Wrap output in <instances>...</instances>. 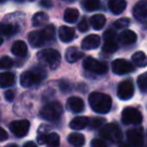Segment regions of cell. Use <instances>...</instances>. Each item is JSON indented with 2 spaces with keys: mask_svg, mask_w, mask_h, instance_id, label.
Listing matches in <instances>:
<instances>
[{
  "mask_svg": "<svg viewBox=\"0 0 147 147\" xmlns=\"http://www.w3.org/2000/svg\"><path fill=\"white\" fill-rule=\"evenodd\" d=\"M55 38V26L51 24L47 25L40 30H34L29 32L28 41L32 47H40L47 42Z\"/></svg>",
  "mask_w": 147,
  "mask_h": 147,
  "instance_id": "6da1fadb",
  "label": "cell"
},
{
  "mask_svg": "<svg viewBox=\"0 0 147 147\" xmlns=\"http://www.w3.org/2000/svg\"><path fill=\"white\" fill-rule=\"evenodd\" d=\"M89 104L91 108L99 114H106L111 110L112 99L107 94L100 92H93L89 96Z\"/></svg>",
  "mask_w": 147,
  "mask_h": 147,
  "instance_id": "7a4b0ae2",
  "label": "cell"
},
{
  "mask_svg": "<svg viewBox=\"0 0 147 147\" xmlns=\"http://www.w3.org/2000/svg\"><path fill=\"white\" fill-rule=\"evenodd\" d=\"M37 59L41 65H47L51 69H55L61 63V53L55 49H45L38 51Z\"/></svg>",
  "mask_w": 147,
  "mask_h": 147,
  "instance_id": "3957f363",
  "label": "cell"
},
{
  "mask_svg": "<svg viewBox=\"0 0 147 147\" xmlns=\"http://www.w3.org/2000/svg\"><path fill=\"white\" fill-rule=\"evenodd\" d=\"M61 114H63V106L61 103L53 101V102H49L43 108H41L39 115L42 119L47 121H57L61 118Z\"/></svg>",
  "mask_w": 147,
  "mask_h": 147,
  "instance_id": "277c9868",
  "label": "cell"
},
{
  "mask_svg": "<svg viewBox=\"0 0 147 147\" xmlns=\"http://www.w3.org/2000/svg\"><path fill=\"white\" fill-rule=\"evenodd\" d=\"M45 74L38 69H34L32 71H26L21 75L20 77V84L23 88H31L42 81L45 78Z\"/></svg>",
  "mask_w": 147,
  "mask_h": 147,
  "instance_id": "5b68a950",
  "label": "cell"
},
{
  "mask_svg": "<svg viewBox=\"0 0 147 147\" xmlns=\"http://www.w3.org/2000/svg\"><path fill=\"white\" fill-rule=\"evenodd\" d=\"M100 135L102 138L111 142H120L122 140V131L116 124H105L100 129Z\"/></svg>",
  "mask_w": 147,
  "mask_h": 147,
  "instance_id": "8992f818",
  "label": "cell"
},
{
  "mask_svg": "<svg viewBox=\"0 0 147 147\" xmlns=\"http://www.w3.org/2000/svg\"><path fill=\"white\" fill-rule=\"evenodd\" d=\"M83 67L87 69V71H91V73L97 74V75H104L108 71V65L105 63L100 61H97L96 59L92 57H86L83 61Z\"/></svg>",
  "mask_w": 147,
  "mask_h": 147,
  "instance_id": "52a82bcc",
  "label": "cell"
},
{
  "mask_svg": "<svg viewBox=\"0 0 147 147\" xmlns=\"http://www.w3.org/2000/svg\"><path fill=\"white\" fill-rule=\"evenodd\" d=\"M122 122L126 125L140 124L142 122V115L136 108L127 107L122 112Z\"/></svg>",
  "mask_w": 147,
  "mask_h": 147,
  "instance_id": "ba28073f",
  "label": "cell"
},
{
  "mask_svg": "<svg viewBox=\"0 0 147 147\" xmlns=\"http://www.w3.org/2000/svg\"><path fill=\"white\" fill-rule=\"evenodd\" d=\"M30 124L27 120H16L12 121L9 124V129L16 137H24L29 131Z\"/></svg>",
  "mask_w": 147,
  "mask_h": 147,
  "instance_id": "9c48e42d",
  "label": "cell"
},
{
  "mask_svg": "<svg viewBox=\"0 0 147 147\" xmlns=\"http://www.w3.org/2000/svg\"><path fill=\"white\" fill-rule=\"evenodd\" d=\"M133 16L141 24L147 25V0H141L133 7Z\"/></svg>",
  "mask_w": 147,
  "mask_h": 147,
  "instance_id": "30bf717a",
  "label": "cell"
},
{
  "mask_svg": "<svg viewBox=\"0 0 147 147\" xmlns=\"http://www.w3.org/2000/svg\"><path fill=\"white\" fill-rule=\"evenodd\" d=\"M112 71L116 75H126L134 71V65L126 59H118L112 63Z\"/></svg>",
  "mask_w": 147,
  "mask_h": 147,
  "instance_id": "8fae6325",
  "label": "cell"
},
{
  "mask_svg": "<svg viewBox=\"0 0 147 147\" xmlns=\"http://www.w3.org/2000/svg\"><path fill=\"white\" fill-rule=\"evenodd\" d=\"M127 139L131 146L133 147H142L144 142V134H143V129L140 127L133 128L128 130L127 132Z\"/></svg>",
  "mask_w": 147,
  "mask_h": 147,
  "instance_id": "7c38bea8",
  "label": "cell"
},
{
  "mask_svg": "<svg viewBox=\"0 0 147 147\" xmlns=\"http://www.w3.org/2000/svg\"><path fill=\"white\" fill-rule=\"evenodd\" d=\"M133 95H134V86L130 80H126L120 83L117 90V96L120 100H129L132 98Z\"/></svg>",
  "mask_w": 147,
  "mask_h": 147,
  "instance_id": "4fadbf2b",
  "label": "cell"
},
{
  "mask_svg": "<svg viewBox=\"0 0 147 147\" xmlns=\"http://www.w3.org/2000/svg\"><path fill=\"white\" fill-rule=\"evenodd\" d=\"M67 106L71 112L74 113H81L83 112L85 108L84 101L79 97H69L67 99Z\"/></svg>",
  "mask_w": 147,
  "mask_h": 147,
  "instance_id": "5bb4252c",
  "label": "cell"
},
{
  "mask_svg": "<svg viewBox=\"0 0 147 147\" xmlns=\"http://www.w3.org/2000/svg\"><path fill=\"white\" fill-rule=\"evenodd\" d=\"M101 43V38L97 34H91L85 37L82 41V47L84 49H95L99 47Z\"/></svg>",
  "mask_w": 147,
  "mask_h": 147,
  "instance_id": "9a60e30c",
  "label": "cell"
},
{
  "mask_svg": "<svg viewBox=\"0 0 147 147\" xmlns=\"http://www.w3.org/2000/svg\"><path fill=\"white\" fill-rule=\"evenodd\" d=\"M127 2L125 0H109L108 7L114 14H121L126 9Z\"/></svg>",
  "mask_w": 147,
  "mask_h": 147,
  "instance_id": "2e32d148",
  "label": "cell"
},
{
  "mask_svg": "<svg viewBox=\"0 0 147 147\" xmlns=\"http://www.w3.org/2000/svg\"><path fill=\"white\" fill-rule=\"evenodd\" d=\"M83 57H84V53L81 51L78 47H69L67 49V51H65V59H67V61H69L71 63H76L79 59H82Z\"/></svg>",
  "mask_w": 147,
  "mask_h": 147,
  "instance_id": "e0dca14e",
  "label": "cell"
},
{
  "mask_svg": "<svg viewBox=\"0 0 147 147\" xmlns=\"http://www.w3.org/2000/svg\"><path fill=\"white\" fill-rule=\"evenodd\" d=\"M59 39L63 42H69L75 38V30L71 27L63 25V26L59 27Z\"/></svg>",
  "mask_w": 147,
  "mask_h": 147,
  "instance_id": "ac0fdd59",
  "label": "cell"
},
{
  "mask_svg": "<svg viewBox=\"0 0 147 147\" xmlns=\"http://www.w3.org/2000/svg\"><path fill=\"white\" fill-rule=\"evenodd\" d=\"M11 51L14 55L19 57H25L27 53V45L23 40H16L11 47Z\"/></svg>",
  "mask_w": 147,
  "mask_h": 147,
  "instance_id": "d6986e66",
  "label": "cell"
},
{
  "mask_svg": "<svg viewBox=\"0 0 147 147\" xmlns=\"http://www.w3.org/2000/svg\"><path fill=\"white\" fill-rule=\"evenodd\" d=\"M119 40L123 45H131L137 40V35L134 31L126 29V30L122 31L121 34L119 35Z\"/></svg>",
  "mask_w": 147,
  "mask_h": 147,
  "instance_id": "ffe728a7",
  "label": "cell"
},
{
  "mask_svg": "<svg viewBox=\"0 0 147 147\" xmlns=\"http://www.w3.org/2000/svg\"><path fill=\"white\" fill-rule=\"evenodd\" d=\"M89 125V119L87 117L80 116L74 118L69 123V127L73 130H82V129L86 128Z\"/></svg>",
  "mask_w": 147,
  "mask_h": 147,
  "instance_id": "44dd1931",
  "label": "cell"
},
{
  "mask_svg": "<svg viewBox=\"0 0 147 147\" xmlns=\"http://www.w3.org/2000/svg\"><path fill=\"white\" fill-rule=\"evenodd\" d=\"M67 141L69 142V144L73 145L74 147H82L85 144V137L81 133L74 132L71 133L67 137Z\"/></svg>",
  "mask_w": 147,
  "mask_h": 147,
  "instance_id": "7402d4cb",
  "label": "cell"
},
{
  "mask_svg": "<svg viewBox=\"0 0 147 147\" xmlns=\"http://www.w3.org/2000/svg\"><path fill=\"white\" fill-rule=\"evenodd\" d=\"M15 77L12 73H0V88H7L13 85Z\"/></svg>",
  "mask_w": 147,
  "mask_h": 147,
  "instance_id": "603a6c76",
  "label": "cell"
},
{
  "mask_svg": "<svg viewBox=\"0 0 147 147\" xmlns=\"http://www.w3.org/2000/svg\"><path fill=\"white\" fill-rule=\"evenodd\" d=\"M90 22L93 28L96 29V30H100L106 24V17L103 14H95L91 17Z\"/></svg>",
  "mask_w": 147,
  "mask_h": 147,
  "instance_id": "cb8c5ba5",
  "label": "cell"
},
{
  "mask_svg": "<svg viewBox=\"0 0 147 147\" xmlns=\"http://www.w3.org/2000/svg\"><path fill=\"white\" fill-rule=\"evenodd\" d=\"M132 61L136 67H145L147 65V57L143 51H136L132 55Z\"/></svg>",
  "mask_w": 147,
  "mask_h": 147,
  "instance_id": "d4e9b609",
  "label": "cell"
},
{
  "mask_svg": "<svg viewBox=\"0 0 147 147\" xmlns=\"http://www.w3.org/2000/svg\"><path fill=\"white\" fill-rule=\"evenodd\" d=\"M18 30V27L14 24L10 23H3L0 22V34L6 35V36H11L15 34Z\"/></svg>",
  "mask_w": 147,
  "mask_h": 147,
  "instance_id": "484cf974",
  "label": "cell"
},
{
  "mask_svg": "<svg viewBox=\"0 0 147 147\" xmlns=\"http://www.w3.org/2000/svg\"><path fill=\"white\" fill-rule=\"evenodd\" d=\"M49 22V16L45 12H37L32 17V25L35 27L43 26Z\"/></svg>",
  "mask_w": 147,
  "mask_h": 147,
  "instance_id": "4316f807",
  "label": "cell"
},
{
  "mask_svg": "<svg viewBox=\"0 0 147 147\" xmlns=\"http://www.w3.org/2000/svg\"><path fill=\"white\" fill-rule=\"evenodd\" d=\"M79 11L75 8H67L65 9V14H63V20L67 23H75L79 18Z\"/></svg>",
  "mask_w": 147,
  "mask_h": 147,
  "instance_id": "83f0119b",
  "label": "cell"
},
{
  "mask_svg": "<svg viewBox=\"0 0 147 147\" xmlns=\"http://www.w3.org/2000/svg\"><path fill=\"white\" fill-rule=\"evenodd\" d=\"M100 0H82V6L87 11H94L100 7Z\"/></svg>",
  "mask_w": 147,
  "mask_h": 147,
  "instance_id": "f1b7e54d",
  "label": "cell"
},
{
  "mask_svg": "<svg viewBox=\"0 0 147 147\" xmlns=\"http://www.w3.org/2000/svg\"><path fill=\"white\" fill-rule=\"evenodd\" d=\"M118 49V43L116 39H111V40H105V43L103 45V51L105 53H113Z\"/></svg>",
  "mask_w": 147,
  "mask_h": 147,
  "instance_id": "f546056e",
  "label": "cell"
},
{
  "mask_svg": "<svg viewBox=\"0 0 147 147\" xmlns=\"http://www.w3.org/2000/svg\"><path fill=\"white\" fill-rule=\"evenodd\" d=\"M47 147H59V136L55 132L47 134Z\"/></svg>",
  "mask_w": 147,
  "mask_h": 147,
  "instance_id": "4dcf8cb0",
  "label": "cell"
},
{
  "mask_svg": "<svg viewBox=\"0 0 147 147\" xmlns=\"http://www.w3.org/2000/svg\"><path fill=\"white\" fill-rule=\"evenodd\" d=\"M137 84L142 92H147V73H144L138 77Z\"/></svg>",
  "mask_w": 147,
  "mask_h": 147,
  "instance_id": "1f68e13d",
  "label": "cell"
},
{
  "mask_svg": "<svg viewBox=\"0 0 147 147\" xmlns=\"http://www.w3.org/2000/svg\"><path fill=\"white\" fill-rule=\"evenodd\" d=\"M13 65V61L9 57H3L0 59V69H9Z\"/></svg>",
  "mask_w": 147,
  "mask_h": 147,
  "instance_id": "d6a6232c",
  "label": "cell"
},
{
  "mask_svg": "<svg viewBox=\"0 0 147 147\" xmlns=\"http://www.w3.org/2000/svg\"><path fill=\"white\" fill-rule=\"evenodd\" d=\"M129 24H130V19L126 18V17L118 19V20H116V21H115V23H114L115 27H116V28H118V29L125 28V27H127Z\"/></svg>",
  "mask_w": 147,
  "mask_h": 147,
  "instance_id": "836d02e7",
  "label": "cell"
},
{
  "mask_svg": "<svg viewBox=\"0 0 147 147\" xmlns=\"http://www.w3.org/2000/svg\"><path fill=\"white\" fill-rule=\"evenodd\" d=\"M105 123V119L103 118H95L91 121L90 124V129H97L99 127H101Z\"/></svg>",
  "mask_w": 147,
  "mask_h": 147,
  "instance_id": "e575fe53",
  "label": "cell"
},
{
  "mask_svg": "<svg viewBox=\"0 0 147 147\" xmlns=\"http://www.w3.org/2000/svg\"><path fill=\"white\" fill-rule=\"evenodd\" d=\"M78 28L79 30L81 31V32H85V31H87L89 29V24H88V21H87V18H83L82 20H81V22L78 24Z\"/></svg>",
  "mask_w": 147,
  "mask_h": 147,
  "instance_id": "d590c367",
  "label": "cell"
},
{
  "mask_svg": "<svg viewBox=\"0 0 147 147\" xmlns=\"http://www.w3.org/2000/svg\"><path fill=\"white\" fill-rule=\"evenodd\" d=\"M111 39H116V32L112 29L105 31L104 33V40H111Z\"/></svg>",
  "mask_w": 147,
  "mask_h": 147,
  "instance_id": "8d00e7d4",
  "label": "cell"
},
{
  "mask_svg": "<svg viewBox=\"0 0 147 147\" xmlns=\"http://www.w3.org/2000/svg\"><path fill=\"white\" fill-rule=\"evenodd\" d=\"M91 146L92 147H107L106 143H105L104 140L102 139H94L91 142Z\"/></svg>",
  "mask_w": 147,
  "mask_h": 147,
  "instance_id": "74e56055",
  "label": "cell"
},
{
  "mask_svg": "<svg viewBox=\"0 0 147 147\" xmlns=\"http://www.w3.org/2000/svg\"><path fill=\"white\" fill-rule=\"evenodd\" d=\"M47 133L39 132L38 135H37V143L40 145L45 144L47 143Z\"/></svg>",
  "mask_w": 147,
  "mask_h": 147,
  "instance_id": "f35d334b",
  "label": "cell"
},
{
  "mask_svg": "<svg viewBox=\"0 0 147 147\" xmlns=\"http://www.w3.org/2000/svg\"><path fill=\"white\" fill-rule=\"evenodd\" d=\"M4 97L8 102H12L13 99H14V93H13V91H11V90H7L4 94Z\"/></svg>",
  "mask_w": 147,
  "mask_h": 147,
  "instance_id": "ab89813d",
  "label": "cell"
},
{
  "mask_svg": "<svg viewBox=\"0 0 147 147\" xmlns=\"http://www.w3.org/2000/svg\"><path fill=\"white\" fill-rule=\"evenodd\" d=\"M7 138H8V134H7V132L2 128V127H0V142H1V141L6 140Z\"/></svg>",
  "mask_w": 147,
  "mask_h": 147,
  "instance_id": "60d3db41",
  "label": "cell"
},
{
  "mask_svg": "<svg viewBox=\"0 0 147 147\" xmlns=\"http://www.w3.org/2000/svg\"><path fill=\"white\" fill-rule=\"evenodd\" d=\"M40 5L45 7V8H49V7H51V5H53V2H51V0H41Z\"/></svg>",
  "mask_w": 147,
  "mask_h": 147,
  "instance_id": "b9f144b4",
  "label": "cell"
},
{
  "mask_svg": "<svg viewBox=\"0 0 147 147\" xmlns=\"http://www.w3.org/2000/svg\"><path fill=\"white\" fill-rule=\"evenodd\" d=\"M23 147H37L36 145H35V143L31 142V141H29V142H26L24 145H23Z\"/></svg>",
  "mask_w": 147,
  "mask_h": 147,
  "instance_id": "7bdbcfd3",
  "label": "cell"
},
{
  "mask_svg": "<svg viewBox=\"0 0 147 147\" xmlns=\"http://www.w3.org/2000/svg\"><path fill=\"white\" fill-rule=\"evenodd\" d=\"M61 90L65 91V90H67V88H69V83H65V82H61Z\"/></svg>",
  "mask_w": 147,
  "mask_h": 147,
  "instance_id": "ee69618b",
  "label": "cell"
},
{
  "mask_svg": "<svg viewBox=\"0 0 147 147\" xmlns=\"http://www.w3.org/2000/svg\"><path fill=\"white\" fill-rule=\"evenodd\" d=\"M119 147H131V146H130V145H128V144H126V143H122V144H121Z\"/></svg>",
  "mask_w": 147,
  "mask_h": 147,
  "instance_id": "f6af8a7d",
  "label": "cell"
},
{
  "mask_svg": "<svg viewBox=\"0 0 147 147\" xmlns=\"http://www.w3.org/2000/svg\"><path fill=\"white\" fill-rule=\"evenodd\" d=\"M6 147H18L17 145H15V144H10V145H8V146H6Z\"/></svg>",
  "mask_w": 147,
  "mask_h": 147,
  "instance_id": "bcb514c9",
  "label": "cell"
},
{
  "mask_svg": "<svg viewBox=\"0 0 147 147\" xmlns=\"http://www.w3.org/2000/svg\"><path fill=\"white\" fill-rule=\"evenodd\" d=\"M3 43V38L1 36H0V47H1V45Z\"/></svg>",
  "mask_w": 147,
  "mask_h": 147,
  "instance_id": "7dc6e473",
  "label": "cell"
},
{
  "mask_svg": "<svg viewBox=\"0 0 147 147\" xmlns=\"http://www.w3.org/2000/svg\"><path fill=\"white\" fill-rule=\"evenodd\" d=\"M63 1H65V2H73L74 0H63Z\"/></svg>",
  "mask_w": 147,
  "mask_h": 147,
  "instance_id": "c3c4849f",
  "label": "cell"
},
{
  "mask_svg": "<svg viewBox=\"0 0 147 147\" xmlns=\"http://www.w3.org/2000/svg\"><path fill=\"white\" fill-rule=\"evenodd\" d=\"M6 0H0V3H3V2H5Z\"/></svg>",
  "mask_w": 147,
  "mask_h": 147,
  "instance_id": "681fc988",
  "label": "cell"
},
{
  "mask_svg": "<svg viewBox=\"0 0 147 147\" xmlns=\"http://www.w3.org/2000/svg\"><path fill=\"white\" fill-rule=\"evenodd\" d=\"M30 1H33V0H30Z\"/></svg>",
  "mask_w": 147,
  "mask_h": 147,
  "instance_id": "f907efd6",
  "label": "cell"
}]
</instances>
